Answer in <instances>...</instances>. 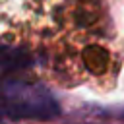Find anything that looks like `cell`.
<instances>
[{
  "label": "cell",
  "mask_w": 124,
  "mask_h": 124,
  "mask_svg": "<svg viewBox=\"0 0 124 124\" xmlns=\"http://www.w3.org/2000/svg\"><path fill=\"white\" fill-rule=\"evenodd\" d=\"M2 110L8 118H37L48 120L60 114V107L54 97L41 85L25 81H6L2 93Z\"/></svg>",
  "instance_id": "cell-1"
}]
</instances>
